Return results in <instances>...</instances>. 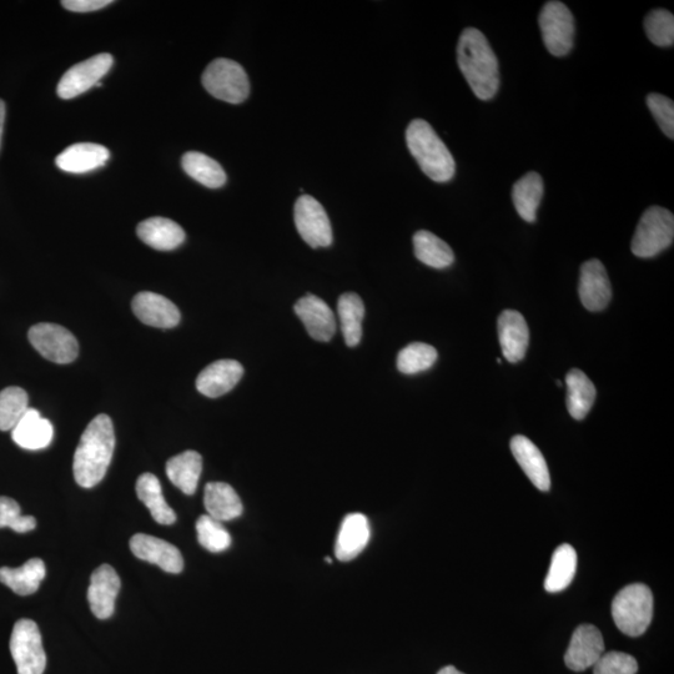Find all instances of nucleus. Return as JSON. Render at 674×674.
I'll return each mask as SVG.
<instances>
[{
    "mask_svg": "<svg viewBox=\"0 0 674 674\" xmlns=\"http://www.w3.org/2000/svg\"><path fill=\"white\" fill-rule=\"evenodd\" d=\"M457 62L472 92L481 100L495 97L500 88L499 60L484 33L466 28L457 45Z\"/></svg>",
    "mask_w": 674,
    "mask_h": 674,
    "instance_id": "f03ea898",
    "label": "nucleus"
},
{
    "mask_svg": "<svg viewBox=\"0 0 674 674\" xmlns=\"http://www.w3.org/2000/svg\"><path fill=\"white\" fill-rule=\"evenodd\" d=\"M181 165L186 174L210 189L221 188L226 183V173L216 160L198 152L184 154Z\"/></svg>",
    "mask_w": 674,
    "mask_h": 674,
    "instance_id": "473e14b6",
    "label": "nucleus"
},
{
    "mask_svg": "<svg viewBox=\"0 0 674 674\" xmlns=\"http://www.w3.org/2000/svg\"><path fill=\"white\" fill-rule=\"evenodd\" d=\"M112 0H64L62 5L70 12L89 13L108 7Z\"/></svg>",
    "mask_w": 674,
    "mask_h": 674,
    "instance_id": "79ce46f5",
    "label": "nucleus"
},
{
    "mask_svg": "<svg viewBox=\"0 0 674 674\" xmlns=\"http://www.w3.org/2000/svg\"><path fill=\"white\" fill-rule=\"evenodd\" d=\"M556 384H557L558 387H561V386H562V382H561V381H556Z\"/></svg>",
    "mask_w": 674,
    "mask_h": 674,
    "instance_id": "a18cd8bd",
    "label": "nucleus"
},
{
    "mask_svg": "<svg viewBox=\"0 0 674 674\" xmlns=\"http://www.w3.org/2000/svg\"><path fill=\"white\" fill-rule=\"evenodd\" d=\"M201 82L214 98L230 104L243 103L250 94L248 74L239 63L230 59L220 58L211 62Z\"/></svg>",
    "mask_w": 674,
    "mask_h": 674,
    "instance_id": "423d86ee",
    "label": "nucleus"
},
{
    "mask_svg": "<svg viewBox=\"0 0 674 674\" xmlns=\"http://www.w3.org/2000/svg\"><path fill=\"white\" fill-rule=\"evenodd\" d=\"M567 410L575 420H583L596 400V387L585 372L573 369L566 376Z\"/></svg>",
    "mask_w": 674,
    "mask_h": 674,
    "instance_id": "cd10ccee",
    "label": "nucleus"
},
{
    "mask_svg": "<svg viewBox=\"0 0 674 674\" xmlns=\"http://www.w3.org/2000/svg\"><path fill=\"white\" fill-rule=\"evenodd\" d=\"M9 527L18 533L33 531L37 521L33 516H22L17 501L0 496V528Z\"/></svg>",
    "mask_w": 674,
    "mask_h": 674,
    "instance_id": "58836bf2",
    "label": "nucleus"
},
{
    "mask_svg": "<svg viewBox=\"0 0 674 674\" xmlns=\"http://www.w3.org/2000/svg\"><path fill=\"white\" fill-rule=\"evenodd\" d=\"M406 143L420 168L436 183H447L454 178V157L434 128L425 120L415 119L406 130Z\"/></svg>",
    "mask_w": 674,
    "mask_h": 674,
    "instance_id": "7ed1b4c3",
    "label": "nucleus"
},
{
    "mask_svg": "<svg viewBox=\"0 0 674 674\" xmlns=\"http://www.w3.org/2000/svg\"><path fill=\"white\" fill-rule=\"evenodd\" d=\"M196 532L201 546L210 552L218 553L228 550L231 545V536L223 522L215 520L209 515H203L196 521Z\"/></svg>",
    "mask_w": 674,
    "mask_h": 674,
    "instance_id": "e433bc0d",
    "label": "nucleus"
},
{
    "mask_svg": "<svg viewBox=\"0 0 674 674\" xmlns=\"http://www.w3.org/2000/svg\"><path fill=\"white\" fill-rule=\"evenodd\" d=\"M244 375V367L236 360H219L206 366L196 379V389L210 399L228 394Z\"/></svg>",
    "mask_w": 674,
    "mask_h": 674,
    "instance_id": "f3484780",
    "label": "nucleus"
},
{
    "mask_svg": "<svg viewBox=\"0 0 674 674\" xmlns=\"http://www.w3.org/2000/svg\"><path fill=\"white\" fill-rule=\"evenodd\" d=\"M638 663L635 657L623 652H608L593 666V674H636Z\"/></svg>",
    "mask_w": 674,
    "mask_h": 674,
    "instance_id": "ea45409f",
    "label": "nucleus"
},
{
    "mask_svg": "<svg viewBox=\"0 0 674 674\" xmlns=\"http://www.w3.org/2000/svg\"><path fill=\"white\" fill-rule=\"evenodd\" d=\"M437 674H465L457 670L454 666H447L442 668L439 673Z\"/></svg>",
    "mask_w": 674,
    "mask_h": 674,
    "instance_id": "c03bdc74",
    "label": "nucleus"
},
{
    "mask_svg": "<svg viewBox=\"0 0 674 674\" xmlns=\"http://www.w3.org/2000/svg\"><path fill=\"white\" fill-rule=\"evenodd\" d=\"M437 360V351L431 345L414 342L407 345L397 356V369L402 374L414 375L431 369Z\"/></svg>",
    "mask_w": 674,
    "mask_h": 674,
    "instance_id": "c9c22d12",
    "label": "nucleus"
},
{
    "mask_svg": "<svg viewBox=\"0 0 674 674\" xmlns=\"http://www.w3.org/2000/svg\"><path fill=\"white\" fill-rule=\"evenodd\" d=\"M130 550L139 560L153 563L168 573H180L184 568L183 555L178 547L162 538L138 533L130 540Z\"/></svg>",
    "mask_w": 674,
    "mask_h": 674,
    "instance_id": "2eb2a0df",
    "label": "nucleus"
},
{
    "mask_svg": "<svg viewBox=\"0 0 674 674\" xmlns=\"http://www.w3.org/2000/svg\"><path fill=\"white\" fill-rule=\"evenodd\" d=\"M109 158V150L103 145L79 143L70 145L63 153H60L55 159V164L67 173L85 174L104 167Z\"/></svg>",
    "mask_w": 674,
    "mask_h": 674,
    "instance_id": "4be33fe9",
    "label": "nucleus"
},
{
    "mask_svg": "<svg viewBox=\"0 0 674 674\" xmlns=\"http://www.w3.org/2000/svg\"><path fill=\"white\" fill-rule=\"evenodd\" d=\"M133 313L143 324L159 329H173L180 323V311L165 296L149 293L135 295Z\"/></svg>",
    "mask_w": 674,
    "mask_h": 674,
    "instance_id": "dca6fc26",
    "label": "nucleus"
},
{
    "mask_svg": "<svg viewBox=\"0 0 674 674\" xmlns=\"http://www.w3.org/2000/svg\"><path fill=\"white\" fill-rule=\"evenodd\" d=\"M499 340L505 359L511 364L521 361L530 344V330L525 318L515 310H505L499 318Z\"/></svg>",
    "mask_w": 674,
    "mask_h": 674,
    "instance_id": "6ab92c4d",
    "label": "nucleus"
},
{
    "mask_svg": "<svg viewBox=\"0 0 674 674\" xmlns=\"http://www.w3.org/2000/svg\"><path fill=\"white\" fill-rule=\"evenodd\" d=\"M201 471H203V457L196 451H185L171 457L167 464L169 480L189 496L194 495L198 489Z\"/></svg>",
    "mask_w": 674,
    "mask_h": 674,
    "instance_id": "bb28decb",
    "label": "nucleus"
},
{
    "mask_svg": "<svg viewBox=\"0 0 674 674\" xmlns=\"http://www.w3.org/2000/svg\"><path fill=\"white\" fill-rule=\"evenodd\" d=\"M295 313L303 321L316 341L326 342L333 339L336 331V319L333 310L323 299L315 295H306L295 305Z\"/></svg>",
    "mask_w": 674,
    "mask_h": 674,
    "instance_id": "a211bd4d",
    "label": "nucleus"
},
{
    "mask_svg": "<svg viewBox=\"0 0 674 674\" xmlns=\"http://www.w3.org/2000/svg\"><path fill=\"white\" fill-rule=\"evenodd\" d=\"M5 122V104L2 99H0V147H2V138Z\"/></svg>",
    "mask_w": 674,
    "mask_h": 674,
    "instance_id": "37998d69",
    "label": "nucleus"
},
{
    "mask_svg": "<svg viewBox=\"0 0 674 674\" xmlns=\"http://www.w3.org/2000/svg\"><path fill=\"white\" fill-rule=\"evenodd\" d=\"M647 107L651 110L662 132L671 140L674 139V103L662 94H650L647 97Z\"/></svg>",
    "mask_w": 674,
    "mask_h": 674,
    "instance_id": "a19ab883",
    "label": "nucleus"
},
{
    "mask_svg": "<svg viewBox=\"0 0 674 674\" xmlns=\"http://www.w3.org/2000/svg\"><path fill=\"white\" fill-rule=\"evenodd\" d=\"M135 489H137L139 500L149 508L155 521L164 526H170L175 523V512L165 501L162 485H160L157 476L153 474L139 476Z\"/></svg>",
    "mask_w": 674,
    "mask_h": 674,
    "instance_id": "c756f323",
    "label": "nucleus"
},
{
    "mask_svg": "<svg viewBox=\"0 0 674 674\" xmlns=\"http://www.w3.org/2000/svg\"><path fill=\"white\" fill-rule=\"evenodd\" d=\"M54 429L52 422L43 419L39 411L28 409L12 430V439L22 449L37 451L45 449L52 444Z\"/></svg>",
    "mask_w": 674,
    "mask_h": 674,
    "instance_id": "5701e85b",
    "label": "nucleus"
},
{
    "mask_svg": "<svg viewBox=\"0 0 674 674\" xmlns=\"http://www.w3.org/2000/svg\"><path fill=\"white\" fill-rule=\"evenodd\" d=\"M204 505L208 515L220 522L235 520L244 511L239 495L224 482H210L206 485Z\"/></svg>",
    "mask_w": 674,
    "mask_h": 674,
    "instance_id": "393cba45",
    "label": "nucleus"
},
{
    "mask_svg": "<svg viewBox=\"0 0 674 674\" xmlns=\"http://www.w3.org/2000/svg\"><path fill=\"white\" fill-rule=\"evenodd\" d=\"M511 451L518 465L538 490L551 489L550 471L542 452L526 436L517 435L511 440Z\"/></svg>",
    "mask_w": 674,
    "mask_h": 674,
    "instance_id": "412c9836",
    "label": "nucleus"
},
{
    "mask_svg": "<svg viewBox=\"0 0 674 674\" xmlns=\"http://www.w3.org/2000/svg\"><path fill=\"white\" fill-rule=\"evenodd\" d=\"M645 29L648 39L657 47L668 48L674 43V17L666 9H655L647 14Z\"/></svg>",
    "mask_w": 674,
    "mask_h": 674,
    "instance_id": "4c0bfd02",
    "label": "nucleus"
},
{
    "mask_svg": "<svg viewBox=\"0 0 674 674\" xmlns=\"http://www.w3.org/2000/svg\"><path fill=\"white\" fill-rule=\"evenodd\" d=\"M29 409L28 395L17 386L0 391V431H12Z\"/></svg>",
    "mask_w": 674,
    "mask_h": 674,
    "instance_id": "f704fd0d",
    "label": "nucleus"
},
{
    "mask_svg": "<svg viewBox=\"0 0 674 674\" xmlns=\"http://www.w3.org/2000/svg\"><path fill=\"white\" fill-rule=\"evenodd\" d=\"M337 311L346 345L350 347L359 345L362 337V320L365 316V306L360 296L354 293L341 295Z\"/></svg>",
    "mask_w": 674,
    "mask_h": 674,
    "instance_id": "72a5a7b5",
    "label": "nucleus"
},
{
    "mask_svg": "<svg viewBox=\"0 0 674 674\" xmlns=\"http://www.w3.org/2000/svg\"><path fill=\"white\" fill-rule=\"evenodd\" d=\"M605 652L602 633L592 625H582L573 633L565 662L570 670L583 672L596 665Z\"/></svg>",
    "mask_w": 674,
    "mask_h": 674,
    "instance_id": "ddd939ff",
    "label": "nucleus"
},
{
    "mask_svg": "<svg viewBox=\"0 0 674 674\" xmlns=\"http://www.w3.org/2000/svg\"><path fill=\"white\" fill-rule=\"evenodd\" d=\"M30 344L40 355L55 364H70L77 359L79 345L75 336L57 324H38L28 333Z\"/></svg>",
    "mask_w": 674,
    "mask_h": 674,
    "instance_id": "9d476101",
    "label": "nucleus"
},
{
    "mask_svg": "<svg viewBox=\"0 0 674 674\" xmlns=\"http://www.w3.org/2000/svg\"><path fill=\"white\" fill-rule=\"evenodd\" d=\"M12 652L18 674H43L47 667L42 635L37 623L32 620H19L13 627L10 637Z\"/></svg>",
    "mask_w": 674,
    "mask_h": 674,
    "instance_id": "6e6552de",
    "label": "nucleus"
},
{
    "mask_svg": "<svg viewBox=\"0 0 674 674\" xmlns=\"http://www.w3.org/2000/svg\"><path fill=\"white\" fill-rule=\"evenodd\" d=\"M543 196V180L540 174L531 171L513 185L512 200L518 215L527 223H535L538 206Z\"/></svg>",
    "mask_w": 674,
    "mask_h": 674,
    "instance_id": "c85d7f7f",
    "label": "nucleus"
},
{
    "mask_svg": "<svg viewBox=\"0 0 674 674\" xmlns=\"http://www.w3.org/2000/svg\"><path fill=\"white\" fill-rule=\"evenodd\" d=\"M294 219L301 238L311 248L333 244V229L324 206L311 195H301L295 204Z\"/></svg>",
    "mask_w": 674,
    "mask_h": 674,
    "instance_id": "1a4fd4ad",
    "label": "nucleus"
},
{
    "mask_svg": "<svg viewBox=\"0 0 674 674\" xmlns=\"http://www.w3.org/2000/svg\"><path fill=\"white\" fill-rule=\"evenodd\" d=\"M612 616L618 630L630 637H640L650 627L653 595L650 587L635 583L623 588L612 602Z\"/></svg>",
    "mask_w": 674,
    "mask_h": 674,
    "instance_id": "20e7f679",
    "label": "nucleus"
},
{
    "mask_svg": "<svg viewBox=\"0 0 674 674\" xmlns=\"http://www.w3.org/2000/svg\"><path fill=\"white\" fill-rule=\"evenodd\" d=\"M114 64L112 55L102 53L73 65L58 84L57 93L62 99H73L100 83Z\"/></svg>",
    "mask_w": 674,
    "mask_h": 674,
    "instance_id": "9b49d317",
    "label": "nucleus"
},
{
    "mask_svg": "<svg viewBox=\"0 0 674 674\" xmlns=\"http://www.w3.org/2000/svg\"><path fill=\"white\" fill-rule=\"evenodd\" d=\"M577 553L571 545H561L553 553L550 570L545 581L547 592L557 593L566 590L575 578Z\"/></svg>",
    "mask_w": 674,
    "mask_h": 674,
    "instance_id": "2f4dec72",
    "label": "nucleus"
},
{
    "mask_svg": "<svg viewBox=\"0 0 674 674\" xmlns=\"http://www.w3.org/2000/svg\"><path fill=\"white\" fill-rule=\"evenodd\" d=\"M578 294L587 310L597 313L607 308L612 299L611 281L600 260L586 261L581 268Z\"/></svg>",
    "mask_w": 674,
    "mask_h": 674,
    "instance_id": "f8f14e48",
    "label": "nucleus"
},
{
    "mask_svg": "<svg viewBox=\"0 0 674 674\" xmlns=\"http://www.w3.org/2000/svg\"><path fill=\"white\" fill-rule=\"evenodd\" d=\"M120 587H122V582L112 566H99L92 573L88 601L93 615L99 620H108L114 615L115 600H117Z\"/></svg>",
    "mask_w": 674,
    "mask_h": 674,
    "instance_id": "4468645a",
    "label": "nucleus"
},
{
    "mask_svg": "<svg viewBox=\"0 0 674 674\" xmlns=\"http://www.w3.org/2000/svg\"><path fill=\"white\" fill-rule=\"evenodd\" d=\"M115 449L113 421L102 414L90 422L74 454V479L84 489L97 486L107 475Z\"/></svg>",
    "mask_w": 674,
    "mask_h": 674,
    "instance_id": "f257e3e1",
    "label": "nucleus"
},
{
    "mask_svg": "<svg viewBox=\"0 0 674 674\" xmlns=\"http://www.w3.org/2000/svg\"><path fill=\"white\" fill-rule=\"evenodd\" d=\"M414 250L416 258L430 268L446 269L455 261L450 245L430 231H417L414 235Z\"/></svg>",
    "mask_w": 674,
    "mask_h": 674,
    "instance_id": "7c9ffc66",
    "label": "nucleus"
},
{
    "mask_svg": "<svg viewBox=\"0 0 674 674\" xmlns=\"http://www.w3.org/2000/svg\"><path fill=\"white\" fill-rule=\"evenodd\" d=\"M370 523L362 513H351L341 523L335 545L337 560L347 562L354 560L365 550L370 541Z\"/></svg>",
    "mask_w": 674,
    "mask_h": 674,
    "instance_id": "aec40b11",
    "label": "nucleus"
},
{
    "mask_svg": "<svg viewBox=\"0 0 674 674\" xmlns=\"http://www.w3.org/2000/svg\"><path fill=\"white\" fill-rule=\"evenodd\" d=\"M674 239V216L661 206H651L643 213L632 239V253L650 259L670 248Z\"/></svg>",
    "mask_w": 674,
    "mask_h": 674,
    "instance_id": "39448f33",
    "label": "nucleus"
},
{
    "mask_svg": "<svg viewBox=\"0 0 674 674\" xmlns=\"http://www.w3.org/2000/svg\"><path fill=\"white\" fill-rule=\"evenodd\" d=\"M543 43L555 57H565L575 43V18L562 2H547L538 17Z\"/></svg>",
    "mask_w": 674,
    "mask_h": 674,
    "instance_id": "0eeeda50",
    "label": "nucleus"
},
{
    "mask_svg": "<svg viewBox=\"0 0 674 674\" xmlns=\"http://www.w3.org/2000/svg\"><path fill=\"white\" fill-rule=\"evenodd\" d=\"M45 575L47 568L40 558H30L22 567L0 568V582L19 596H30L37 592Z\"/></svg>",
    "mask_w": 674,
    "mask_h": 674,
    "instance_id": "a878e982",
    "label": "nucleus"
},
{
    "mask_svg": "<svg viewBox=\"0 0 674 674\" xmlns=\"http://www.w3.org/2000/svg\"><path fill=\"white\" fill-rule=\"evenodd\" d=\"M137 233L143 243L160 251L174 250L185 241L183 228L167 218L144 220L138 225Z\"/></svg>",
    "mask_w": 674,
    "mask_h": 674,
    "instance_id": "b1692460",
    "label": "nucleus"
}]
</instances>
